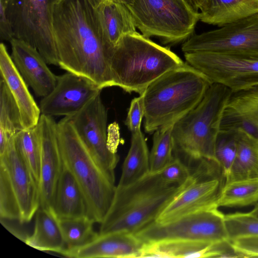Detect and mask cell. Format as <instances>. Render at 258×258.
<instances>
[{
	"mask_svg": "<svg viewBox=\"0 0 258 258\" xmlns=\"http://www.w3.org/2000/svg\"><path fill=\"white\" fill-rule=\"evenodd\" d=\"M52 27L58 66L100 89L114 86L111 71L114 48L102 34L87 0H63L53 8Z\"/></svg>",
	"mask_w": 258,
	"mask_h": 258,
	"instance_id": "6da1fadb",
	"label": "cell"
},
{
	"mask_svg": "<svg viewBox=\"0 0 258 258\" xmlns=\"http://www.w3.org/2000/svg\"><path fill=\"white\" fill-rule=\"evenodd\" d=\"M211 84L186 62L160 76L143 92L145 132L174 124L201 102Z\"/></svg>",
	"mask_w": 258,
	"mask_h": 258,
	"instance_id": "7a4b0ae2",
	"label": "cell"
},
{
	"mask_svg": "<svg viewBox=\"0 0 258 258\" xmlns=\"http://www.w3.org/2000/svg\"><path fill=\"white\" fill-rule=\"evenodd\" d=\"M184 185L167 183L159 173L150 172L129 185L116 186L113 202L100 223L98 233L125 231L135 234L156 221Z\"/></svg>",
	"mask_w": 258,
	"mask_h": 258,
	"instance_id": "3957f363",
	"label": "cell"
},
{
	"mask_svg": "<svg viewBox=\"0 0 258 258\" xmlns=\"http://www.w3.org/2000/svg\"><path fill=\"white\" fill-rule=\"evenodd\" d=\"M184 62L169 48L135 32L114 47L111 71L114 86L142 94L155 80Z\"/></svg>",
	"mask_w": 258,
	"mask_h": 258,
	"instance_id": "277c9868",
	"label": "cell"
},
{
	"mask_svg": "<svg viewBox=\"0 0 258 258\" xmlns=\"http://www.w3.org/2000/svg\"><path fill=\"white\" fill-rule=\"evenodd\" d=\"M62 162L77 179L84 196L88 217L100 224L113 202L116 186L83 143L70 120L56 124Z\"/></svg>",
	"mask_w": 258,
	"mask_h": 258,
	"instance_id": "5b68a950",
	"label": "cell"
},
{
	"mask_svg": "<svg viewBox=\"0 0 258 258\" xmlns=\"http://www.w3.org/2000/svg\"><path fill=\"white\" fill-rule=\"evenodd\" d=\"M232 92L223 85H211L201 102L173 124L172 136L175 152L190 160L205 159L216 162V141Z\"/></svg>",
	"mask_w": 258,
	"mask_h": 258,
	"instance_id": "8992f818",
	"label": "cell"
},
{
	"mask_svg": "<svg viewBox=\"0 0 258 258\" xmlns=\"http://www.w3.org/2000/svg\"><path fill=\"white\" fill-rule=\"evenodd\" d=\"M40 207L38 184L24 162L14 136L0 155V218L28 223Z\"/></svg>",
	"mask_w": 258,
	"mask_h": 258,
	"instance_id": "52a82bcc",
	"label": "cell"
},
{
	"mask_svg": "<svg viewBox=\"0 0 258 258\" xmlns=\"http://www.w3.org/2000/svg\"><path fill=\"white\" fill-rule=\"evenodd\" d=\"M137 28L147 37L175 44L192 34L199 12L185 0H134L126 5Z\"/></svg>",
	"mask_w": 258,
	"mask_h": 258,
	"instance_id": "ba28073f",
	"label": "cell"
},
{
	"mask_svg": "<svg viewBox=\"0 0 258 258\" xmlns=\"http://www.w3.org/2000/svg\"><path fill=\"white\" fill-rule=\"evenodd\" d=\"M58 0H10L6 12L15 38L35 47L47 64L58 66L53 38V10Z\"/></svg>",
	"mask_w": 258,
	"mask_h": 258,
	"instance_id": "9c48e42d",
	"label": "cell"
},
{
	"mask_svg": "<svg viewBox=\"0 0 258 258\" xmlns=\"http://www.w3.org/2000/svg\"><path fill=\"white\" fill-rule=\"evenodd\" d=\"M214 207L167 222L155 221L135 234L145 243L188 240L215 243L229 241L224 215Z\"/></svg>",
	"mask_w": 258,
	"mask_h": 258,
	"instance_id": "30bf717a",
	"label": "cell"
},
{
	"mask_svg": "<svg viewBox=\"0 0 258 258\" xmlns=\"http://www.w3.org/2000/svg\"><path fill=\"white\" fill-rule=\"evenodd\" d=\"M186 62L210 82L235 92L258 85V52L184 53Z\"/></svg>",
	"mask_w": 258,
	"mask_h": 258,
	"instance_id": "8fae6325",
	"label": "cell"
},
{
	"mask_svg": "<svg viewBox=\"0 0 258 258\" xmlns=\"http://www.w3.org/2000/svg\"><path fill=\"white\" fill-rule=\"evenodd\" d=\"M221 169L215 162L204 160L182 189L165 207L156 221L167 222L184 215L217 207L224 184Z\"/></svg>",
	"mask_w": 258,
	"mask_h": 258,
	"instance_id": "7c38bea8",
	"label": "cell"
},
{
	"mask_svg": "<svg viewBox=\"0 0 258 258\" xmlns=\"http://www.w3.org/2000/svg\"><path fill=\"white\" fill-rule=\"evenodd\" d=\"M86 147L115 183V169L119 160L109 145L106 126L107 111L98 94L78 112L66 116Z\"/></svg>",
	"mask_w": 258,
	"mask_h": 258,
	"instance_id": "4fadbf2b",
	"label": "cell"
},
{
	"mask_svg": "<svg viewBox=\"0 0 258 258\" xmlns=\"http://www.w3.org/2000/svg\"><path fill=\"white\" fill-rule=\"evenodd\" d=\"M181 49L184 53L258 52V13L221 28L192 34Z\"/></svg>",
	"mask_w": 258,
	"mask_h": 258,
	"instance_id": "5bb4252c",
	"label": "cell"
},
{
	"mask_svg": "<svg viewBox=\"0 0 258 258\" xmlns=\"http://www.w3.org/2000/svg\"><path fill=\"white\" fill-rule=\"evenodd\" d=\"M102 89L90 80L67 72L57 77L53 90L40 102L41 114L49 116L72 115L83 108Z\"/></svg>",
	"mask_w": 258,
	"mask_h": 258,
	"instance_id": "9a60e30c",
	"label": "cell"
},
{
	"mask_svg": "<svg viewBox=\"0 0 258 258\" xmlns=\"http://www.w3.org/2000/svg\"><path fill=\"white\" fill-rule=\"evenodd\" d=\"M38 124L41 142L40 207L52 210L55 190L62 167L57 137V123L52 117L41 114Z\"/></svg>",
	"mask_w": 258,
	"mask_h": 258,
	"instance_id": "2e32d148",
	"label": "cell"
},
{
	"mask_svg": "<svg viewBox=\"0 0 258 258\" xmlns=\"http://www.w3.org/2000/svg\"><path fill=\"white\" fill-rule=\"evenodd\" d=\"M11 58L26 84L35 94L44 97L55 87L57 77L49 69L38 50L28 42L17 38L10 41Z\"/></svg>",
	"mask_w": 258,
	"mask_h": 258,
	"instance_id": "e0dca14e",
	"label": "cell"
},
{
	"mask_svg": "<svg viewBox=\"0 0 258 258\" xmlns=\"http://www.w3.org/2000/svg\"><path fill=\"white\" fill-rule=\"evenodd\" d=\"M145 244L135 234L128 232L98 233L87 244L68 250L63 255L76 258L141 257Z\"/></svg>",
	"mask_w": 258,
	"mask_h": 258,
	"instance_id": "ac0fdd59",
	"label": "cell"
},
{
	"mask_svg": "<svg viewBox=\"0 0 258 258\" xmlns=\"http://www.w3.org/2000/svg\"><path fill=\"white\" fill-rule=\"evenodd\" d=\"M0 71L1 78L6 82L18 105L24 129L35 126L41 114L39 106L2 42L0 44Z\"/></svg>",
	"mask_w": 258,
	"mask_h": 258,
	"instance_id": "d6986e66",
	"label": "cell"
},
{
	"mask_svg": "<svg viewBox=\"0 0 258 258\" xmlns=\"http://www.w3.org/2000/svg\"><path fill=\"white\" fill-rule=\"evenodd\" d=\"M92 6L103 37L112 47L125 35L137 31L133 18L125 5L101 0Z\"/></svg>",
	"mask_w": 258,
	"mask_h": 258,
	"instance_id": "ffe728a7",
	"label": "cell"
},
{
	"mask_svg": "<svg viewBox=\"0 0 258 258\" xmlns=\"http://www.w3.org/2000/svg\"><path fill=\"white\" fill-rule=\"evenodd\" d=\"M52 211L57 219L88 217L87 204L82 190L74 175L63 162Z\"/></svg>",
	"mask_w": 258,
	"mask_h": 258,
	"instance_id": "44dd1931",
	"label": "cell"
},
{
	"mask_svg": "<svg viewBox=\"0 0 258 258\" xmlns=\"http://www.w3.org/2000/svg\"><path fill=\"white\" fill-rule=\"evenodd\" d=\"M199 20L221 27L258 13V0H202Z\"/></svg>",
	"mask_w": 258,
	"mask_h": 258,
	"instance_id": "7402d4cb",
	"label": "cell"
},
{
	"mask_svg": "<svg viewBox=\"0 0 258 258\" xmlns=\"http://www.w3.org/2000/svg\"><path fill=\"white\" fill-rule=\"evenodd\" d=\"M26 244L44 251L63 255L66 246L58 219L53 211L39 208L35 215L33 231L25 236Z\"/></svg>",
	"mask_w": 258,
	"mask_h": 258,
	"instance_id": "603a6c76",
	"label": "cell"
},
{
	"mask_svg": "<svg viewBox=\"0 0 258 258\" xmlns=\"http://www.w3.org/2000/svg\"><path fill=\"white\" fill-rule=\"evenodd\" d=\"M234 131L237 153L225 183L242 179H258V138L241 130Z\"/></svg>",
	"mask_w": 258,
	"mask_h": 258,
	"instance_id": "cb8c5ba5",
	"label": "cell"
},
{
	"mask_svg": "<svg viewBox=\"0 0 258 258\" xmlns=\"http://www.w3.org/2000/svg\"><path fill=\"white\" fill-rule=\"evenodd\" d=\"M150 173V152L141 130L132 133L131 146L122 167L117 186L123 187L140 180Z\"/></svg>",
	"mask_w": 258,
	"mask_h": 258,
	"instance_id": "d4e9b609",
	"label": "cell"
},
{
	"mask_svg": "<svg viewBox=\"0 0 258 258\" xmlns=\"http://www.w3.org/2000/svg\"><path fill=\"white\" fill-rule=\"evenodd\" d=\"M212 244L177 240L145 243L141 257H208Z\"/></svg>",
	"mask_w": 258,
	"mask_h": 258,
	"instance_id": "484cf974",
	"label": "cell"
},
{
	"mask_svg": "<svg viewBox=\"0 0 258 258\" xmlns=\"http://www.w3.org/2000/svg\"><path fill=\"white\" fill-rule=\"evenodd\" d=\"M24 130L18 105L4 80L0 81V155L11 139Z\"/></svg>",
	"mask_w": 258,
	"mask_h": 258,
	"instance_id": "4316f807",
	"label": "cell"
},
{
	"mask_svg": "<svg viewBox=\"0 0 258 258\" xmlns=\"http://www.w3.org/2000/svg\"><path fill=\"white\" fill-rule=\"evenodd\" d=\"M244 120L258 126V85L232 92L221 122Z\"/></svg>",
	"mask_w": 258,
	"mask_h": 258,
	"instance_id": "83f0119b",
	"label": "cell"
},
{
	"mask_svg": "<svg viewBox=\"0 0 258 258\" xmlns=\"http://www.w3.org/2000/svg\"><path fill=\"white\" fill-rule=\"evenodd\" d=\"M258 202V179L235 180L225 183L217 205L219 207H242Z\"/></svg>",
	"mask_w": 258,
	"mask_h": 258,
	"instance_id": "f1b7e54d",
	"label": "cell"
},
{
	"mask_svg": "<svg viewBox=\"0 0 258 258\" xmlns=\"http://www.w3.org/2000/svg\"><path fill=\"white\" fill-rule=\"evenodd\" d=\"M18 149L29 170L38 184L39 181L41 142L40 127L24 129L14 136Z\"/></svg>",
	"mask_w": 258,
	"mask_h": 258,
	"instance_id": "f546056e",
	"label": "cell"
},
{
	"mask_svg": "<svg viewBox=\"0 0 258 258\" xmlns=\"http://www.w3.org/2000/svg\"><path fill=\"white\" fill-rule=\"evenodd\" d=\"M58 221L66 246L64 254L87 244L98 234L94 230V221L88 217Z\"/></svg>",
	"mask_w": 258,
	"mask_h": 258,
	"instance_id": "4dcf8cb0",
	"label": "cell"
},
{
	"mask_svg": "<svg viewBox=\"0 0 258 258\" xmlns=\"http://www.w3.org/2000/svg\"><path fill=\"white\" fill-rule=\"evenodd\" d=\"M173 124L154 132L153 145L150 152V172L159 173L174 157V143L172 136Z\"/></svg>",
	"mask_w": 258,
	"mask_h": 258,
	"instance_id": "1f68e13d",
	"label": "cell"
},
{
	"mask_svg": "<svg viewBox=\"0 0 258 258\" xmlns=\"http://www.w3.org/2000/svg\"><path fill=\"white\" fill-rule=\"evenodd\" d=\"M237 153V142L234 131H219L217 137L215 156L224 179L228 177Z\"/></svg>",
	"mask_w": 258,
	"mask_h": 258,
	"instance_id": "d6a6232c",
	"label": "cell"
},
{
	"mask_svg": "<svg viewBox=\"0 0 258 258\" xmlns=\"http://www.w3.org/2000/svg\"><path fill=\"white\" fill-rule=\"evenodd\" d=\"M229 240L258 235V218L250 212H235L224 215Z\"/></svg>",
	"mask_w": 258,
	"mask_h": 258,
	"instance_id": "836d02e7",
	"label": "cell"
},
{
	"mask_svg": "<svg viewBox=\"0 0 258 258\" xmlns=\"http://www.w3.org/2000/svg\"><path fill=\"white\" fill-rule=\"evenodd\" d=\"M159 173L166 183L178 186L185 184L192 176L188 166L174 152L172 161Z\"/></svg>",
	"mask_w": 258,
	"mask_h": 258,
	"instance_id": "e575fe53",
	"label": "cell"
},
{
	"mask_svg": "<svg viewBox=\"0 0 258 258\" xmlns=\"http://www.w3.org/2000/svg\"><path fill=\"white\" fill-rule=\"evenodd\" d=\"M145 115L143 93L131 101L125 124L131 133L141 130L142 119Z\"/></svg>",
	"mask_w": 258,
	"mask_h": 258,
	"instance_id": "d590c367",
	"label": "cell"
},
{
	"mask_svg": "<svg viewBox=\"0 0 258 258\" xmlns=\"http://www.w3.org/2000/svg\"><path fill=\"white\" fill-rule=\"evenodd\" d=\"M240 257H258V235L229 241Z\"/></svg>",
	"mask_w": 258,
	"mask_h": 258,
	"instance_id": "8d00e7d4",
	"label": "cell"
},
{
	"mask_svg": "<svg viewBox=\"0 0 258 258\" xmlns=\"http://www.w3.org/2000/svg\"><path fill=\"white\" fill-rule=\"evenodd\" d=\"M7 7L0 0V36L2 40L10 41L15 38L13 27L6 12Z\"/></svg>",
	"mask_w": 258,
	"mask_h": 258,
	"instance_id": "74e56055",
	"label": "cell"
},
{
	"mask_svg": "<svg viewBox=\"0 0 258 258\" xmlns=\"http://www.w3.org/2000/svg\"><path fill=\"white\" fill-rule=\"evenodd\" d=\"M195 11L199 12L202 0H185Z\"/></svg>",
	"mask_w": 258,
	"mask_h": 258,
	"instance_id": "f35d334b",
	"label": "cell"
},
{
	"mask_svg": "<svg viewBox=\"0 0 258 258\" xmlns=\"http://www.w3.org/2000/svg\"><path fill=\"white\" fill-rule=\"evenodd\" d=\"M91 6L94 5L95 4L98 3L99 1L101 0H87ZM120 3L123 4L125 5L132 4L133 3L134 0H110Z\"/></svg>",
	"mask_w": 258,
	"mask_h": 258,
	"instance_id": "ab89813d",
	"label": "cell"
},
{
	"mask_svg": "<svg viewBox=\"0 0 258 258\" xmlns=\"http://www.w3.org/2000/svg\"><path fill=\"white\" fill-rule=\"evenodd\" d=\"M252 215L258 218V202L255 204L253 209L249 212Z\"/></svg>",
	"mask_w": 258,
	"mask_h": 258,
	"instance_id": "60d3db41",
	"label": "cell"
},
{
	"mask_svg": "<svg viewBox=\"0 0 258 258\" xmlns=\"http://www.w3.org/2000/svg\"><path fill=\"white\" fill-rule=\"evenodd\" d=\"M2 1L3 2V3L6 5V7L7 6L8 3L10 1V0H2Z\"/></svg>",
	"mask_w": 258,
	"mask_h": 258,
	"instance_id": "b9f144b4",
	"label": "cell"
},
{
	"mask_svg": "<svg viewBox=\"0 0 258 258\" xmlns=\"http://www.w3.org/2000/svg\"><path fill=\"white\" fill-rule=\"evenodd\" d=\"M63 1V0H58L57 2H60V1Z\"/></svg>",
	"mask_w": 258,
	"mask_h": 258,
	"instance_id": "7bdbcfd3",
	"label": "cell"
}]
</instances>
